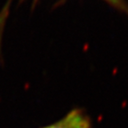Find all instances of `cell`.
<instances>
[{
	"instance_id": "1",
	"label": "cell",
	"mask_w": 128,
	"mask_h": 128,
	"mask_svg": "<svg viewBox=\"0 0 128 128\" xmlns=\"http://www.w3.org/2000/svg\"><path fill=\"white\" fill-rule=\"evenodd\" d=\"M43 128H91V124L86 115L80 110H75L58 122Z\"/></svg>"
},
{
	"instance_id": "2",
	"label": "cell",
	"mask_w": 128,
	"mask_h": 128,
	"mask_svg": "<svg viewBox=\"0 0 128 128\" xmlns=\"http://www.w3.org/2000/svg\"><path fill=\"white\" fill-rule=\"evenodd\" d=\"M105 1H107L108 4H112L114 7L118 8L119 10L128 12V7L123 0H105Z\"/></svg>"
}]
</instances>
